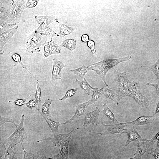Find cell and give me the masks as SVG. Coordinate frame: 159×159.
<instances>
[{
	"mask_svg": "<svg viewBox=\"0 0 159 159\" xmlns=\"http://www.w3.org/2000/svg\"><path fill=\"white\" fill-rule=\"evenodd\" d=\"M77 129H73L69 133L67 134H60L58 132L53 133L49 137L37 141V142L46 140H49L56 146L59 145L60 147L59 153L53 156L50 159H69L68 153V145L71 136L74 131Z\"/></svg>",
	"mask_w": 159,
	"mask_h": 159,
	"instance_id": "1",
	"label": "cell"
},
{
	"mask_svg": "<svg viewBox=\"0 0 159 159\" xmlns=\"http://www.w3.org/2000/svg\"><path fill=\"white\" fill-rule=\"evenodd\" d=\"M132 57L131 55H128L117 59H105L89 65L88 66L87 69L88 71L93 70L95 72L106 87H109L107 84L105 80V76L108 71L119 63L129 60Z\"/></svg>",
	"mask_w": 159,
	"mask_h": 159,
	"instance_id": "2",
	"label": "cell"
},
{
	"mask_svg": "<svg viewBox=\"0 0 159 159\" xmlns=\"http://www.w3.org/2000/svg\"><path fill=\"white\" fill-rule=\"evenodd\" d=\"M34 18L35 21L39 24V27L37 28L42 35L48 36L52 38L55 36H58V34L49 26V25L53 22H58L57 17L54 16L35 15Z\"/></svg>",
	"mask_w": 159,
	"mask_h": 159,
	"instance_id": "3",
	"label": "cell"
},
{
	"mask_svg": "<svg viewBox=\"0 0 159 159\" xmlns=\"http://www.w3.org/2000/svg\"><path fill=\"white\" fill-rule=\"evenodd\" d=\"M114 68L115 74L114 81L118 83L119 87L117 91L120 99L121 100L124 97H128L129 90L134 81L130 82L129 80L127 73L118 72L115 67Z\"/></svg>",
	"mask_w": 159,
	"mask_h": 159,
	"instance_id": "4",
	"label": "cell"
},
{
	"mask_svg": "<svg viewBox=\"0 0 159 159\" xmlns=\"http://www.w3.org/2000/svg\"><path fill=\"white\" fill-rule=\"evenodd\" d=\"M25 115L23 114L20 123L15 126L16 129L13 133L8 138L5 139L6 143L9 144V146L14 147L19 143L23 145V141L27 138V134L25 130L24 127V122Z\"/></svg>",
	"mask_w": 159,
	"mask_h": 159,
	"instance_id": "5",
	"label": "cell"
},
{
	"mask_svg": "<svg viewBox=\"0 0 159 159\" xmlns=\"http://www.w3.org/2000/svg\"><path fill=\"white\" fill-rule=\"evenodd\" d=\"M140 87L139 82H134L133 85L129 90L128 97L133 99L139 104L140 107L146 108L153 103L141 94L140 91Z\"/></svg>",
	"mask_w": 159,
	"mask_h": 159,
	"instance_id": "6",
	"label": "cell"
},
{
	"mask_svg": "<svg viewBox=\"0 0 159 159\" xmlns=\"http://www.w3.org/2000/svg\"><path fill=\"white\" fill-rule=\"evenodd\" d=\"M42 35L37 28L28 36L26 45V51L30 53L39 52L43 44Z\"/></svg>",
	"mask_w": 159,
	"mask_h": 159,
	"instance_id": "7",
	"label": "cell"
},
{
	"mask_svg": "<svg viewBox=\"0 0 159 159\" xmlns=\"http://www.w3.org/2000/svg\"><path fill=\"white\" fill-rule=\"evenodd\" d=\"M26 1L24 0H14L6 23L16 24L20 22Z\"/></svg>",
	"mask_w": 159,
	"mask_h": 159,
	"instance_id": "8",
	"label": "cell"
},
{
	"mask_svg": "<svg viewBox=\"0 0 159 159\" xmlns=\"http://www.w3.org/2000/svg\"><path fill=\"white\" fill-rule=\"evenodd\" d=\"M102 125L105 128V131L102 133H95L100 134L102 136L108 134H114L115 133H126L127 129H124V127L126 126V124L124 123H119L117 124H113L110 125H107L103 122L101 123Z\"/></svg>",
	"mask_w": 159,
	"mask_h": 159,
	"instance_id": "9",
	"label": "cell"
},
{
	"mask_svg": "<svg viewBox=\"0 0 159 159\" xmlns=\"http://www.w3.org/2000/svg\"><path fill=\"white\" fill-rule=\"evenodd\" d=\"M14 0L0 1V21L6 23Z\"/></svg>",
	"mask_w": 159,
	"mask_h": 159,
	"instance_id": "10",
	"label": "cell"
},
{
	"mask_svg": "<svg viewBox=\"0 0 159 159\" xmlns=\"http://www.w3.org/2000/svg\"><path fill=\"white\" fill-rule=\"evenodd\" d=\"M18 26H16L8 29L0 34V53L2 54L4 52V47L9 41L17 31Z\"/></svg>",
	"mask_w": 159,
	"mask_h": 159,
	"instance_id": "11",
	"label": "cell"
},
{
	"mask_svg": "<svg viewBox=\"0 0 159 159\" xmlns=\"http://www.w3.org/2000/svg\"><path fill=\"white\" fill-rule=\"evenodd\" d=\"M42 44L44 48L43 55L44 57H47L52 54H58L61 52L60 47L52 40L45 41Z\"/></svg>",
	"mask_w": 159,
	"mask_h": 159,
	"instance_id": "12",
	"label": "cell"
},
{
	"mask_svg": "<svg viewBox=\"0 0 159 159\" xmlns=\"http://www.w3.org/2000/svg\"><path fill=\"white\" fill-rule=\"evenodd\" d=\"M155 141L153 139L146 140L145 141H139L136 144L137 150L134 155L141 153L142 155L147 152H150L153 149V145Z\"/></svg>",
	"mask_w": 159,
	"mask_h": 159,
	"instance_id": "13",
	"label": "cell"
},
{
	"mask_svg": "<svg viewBox=\"0 0 159 159\" xmlns=\"http://www.w3.org/2000/svg\"><path fill=\"white\" fill-rule=\"evenodd\" d=\"M52 61L53 66L51 80H61V70L64 67H66V65L61 61L57 60L56 58H54Z\"/></svg>",
	"mask_w": 159,
	"mask_h": 159,
	"instance_id": "14",
	"label": "cell"
},
{
	"mask_svg": "<svg viewBox=\"0 0 159 159\" xmlns=\"http://www.w3.org/2000/svg\"><path fill=\"white\" fill-rule=\"evenodd\" d=\"M96 109L92 112L87 113L85 115L84 119V124L82 128L85 126H87L90 124L96 126L97 123L99 114L100 111L98 108L95 107Z\"/></svg>",
	"mask_w": 159,
	"mask_h": 159,
	"instance_id": "15",
	"label": "cell"
},
{
	"mask_svg": "<svg viewBox=\"0 0 159 159\" xmlns=\"http://www.w3.org/2000/svg\"><path fill=\"white\" fill-rule=\"evenodd\" d=\"M91 101L89 100L87 102L80 104L76 106L75 111L74 115L70 119L67 121L61 124V125H65L70 123L73 120L77 119L80 116L86 115V108L88 106V104Z\"/></svg>",
	"mask_w": 159,
	"mask_h": 159,
	"instance_id": "16",
	"label": "cell"
},
{
	"mask_svg": "<svg viewBox=\"0 0 159 159\" xmlns=\"http://www.w3.org/2000/svg\"><path fill=\"white\" fill-rule=\"evenodd\" d=\"M154 115L151 116H142L132 121L124 123L127 125H143L153 122L154 120Z\"/></svg>",
	"mask_w": 159,
	"mask_h": 159,
	"instance_id": "17",
	"label": "cell"
},
{
	"mask_svg": "<svg viewBox=\"0 0 159 159\" xmlns=\"http://www.w3.org/2000/svg\"><path fill=\"white\" fill-rule=\"evenodd\" d=\"M103 94L106 98L109 99L113 101L117 105L119 101L120 100L117 90L107 87L103 89L102 91Z\"/></svg>",
	"mask_w": 159,
	"mask_h": 159,
	"instance_id": "18",
	"label": "cell"
},
{
	"mask_svg": "<svg viewBox=\"0 0 159 159\" xmlns=\"http://www.w3.org/2000/svg\"><path fill=\"white\" fill-rule=\"evenodd\" d=\"M127 130L126 132L128 136V140L125 144V146H127L130 143L134 141H142L143 139L138 132L134 130Z\"/></svg>",
	"mask_w": 159,
	"mask_h": 159,
	"instance_id": "19",
	"label": "cell"
},
{
	"mask_svg": "<svg viewBox=\"0 0 159 159\" xmlns=\"http://www.w3.org/2000/svg\"><path fill=\"white\" fill-rule=\"evenodd\" d=\"M38 112L45 119L53 133L57 132L58 127L61 124L59 122H55L44 115L42 112L37 110Z\"/></svg>",
	"mask_w": 159,
	"mask_h": 159,
	"instance_id": "20",
	"label": "cell"
},
{
	"mask_svg": "<svg viewBox=\"0 0 159 159\" xmlns=\"http://www.w3.org/2000/svg\"><path fill=\"white\" fill-rule=\"evenodd\" d=\"M58 22L59 25V32L58 34L59 37H62L63 38L65 36L72 33L75 30V29L72 27Z\"/></svg>",
	"mask_w": 159,
	"mask_h": 159,
	"instance_id": "21",
	"label": "cell"
},
{
	"mask_svg": "<svg viewBox=\"0 0 159 159\" xmlns=\"http://www.w3.org/2000/svg\"><path fill=\"white\" fill-rule=\"evenodd\" d=\"M17 151L16 146L13 148L9 146L5 151L3 159H17Z\"/></svg>",
	"mask_w": 159,
	"mask_h": 159,
	"instance_id": "22",
	"label": "cell"
},
{
	"mask_svg": "<svg viewBox=\"0 0 159 159\" xmlns=\"http://www.w3.org/2000/svg\"><path fill=\"white\" fill-rule=\"evenodd\" d=\"M77 42L74 39H66L64 40L59 46L65 47L71 51L75 49L76 46Z\"/></svg>",
	"mask_w": 159,
	"mask_h": 159,
	"instance_id": "23",
	"label": "cell"
},
{
	"mask_svg": "<svg viewBox=\"0 0 159 159\" xmlns=\"http://www.w3.org/2000/svg\"><path fill=\"white\" fill-rule=\"evenodd\" d=\"M82 81H80L76 79L75 81L79 85L80 88L84 90L87 94L89 95H90V90H95L97 88H94L91 87L84 78L83 79Z\"/></svg>",
	"mask_w": 159,
	"mask_h": 159,
	"instance_id": "24",
	"label": "cell"
},
{
	"mask_svg": "<svg viewBox=\"0 0 159 159\" xmlns=\"http://www.w3.org/2000/svg\"><path fill=\"white\" fill-rule=\"evenodd\" d=\"M103 107L102 112L110 120L112 123L117 124L120 123L117 120L114 114L108 108L105 102L103 104Z\"/></svg>",
	"mask_w": 159,
	"mask_h": 159,
	"instance_id": "25",
	"label": "cell"
},
{
	"mask_svg": "<svg viewBox=\"0 0 159 159\" xmlns=\"http://www.w3.org/2000/svg\"><path fill=\"white\" fill-rule=\"evenodd\" d=\"M103 89L101 88L100 89H98V88L95 90H92L93 94L92 95V99L91 101L88 104V105L94 104L95 106L96 102L97 101L99 98L102 94V91Z\"/></svg>",
	"mask_w": 159,
	"mask_h": 159,
	"instance_id": "26",
	"label": "cell"
},
{
	"mask_svg": "<svg viewBox=\"0 0 159 159\" xmlns=\"http://www.w3.org/2000/svg\"><path fill=\"white\" fill-rule=\"evenodd\" d=\"M21 146L24 151V156L23 159H49V158L40 156L37 154L28 152L25 150L23 145H22Z\"/></svg>",
	"mask_w": 159,
	"mask_h": 159,
	"instance_id": "27",
	"label": "cell"
},
{
	"mask_svg": "<svg viewBox=\"0 0 159 159\" xmlns=\"http://www.w3.org/2000/svg\"><path fill=\"white\" fill-rule=\"evenodd\" d=\"M88 66L83 65L81 67L74 69H71L70 71L73 74L78 75L80 78L83 79L84 75L88 71Z\"/></svg>",
	"mask_w": 159,
	"mask_h": 159,
	"instance_id": "28",
	"label": "cell"
},
{
	"mask_svg": "<svg viewBox=\"0 0 159 159\" xmlns=\"http://www.w3.org/2000/svg\"><path fill=\"white\" fill-rule=\"evenodd\" d=\"M36 85L37 86V89L34 100L37 103V106L38 108L37 110H39V107L42 100L41 89L40 87L39 82L38 80H37L36 81Z\"/></svg>",
	"mask_w": 159,
	"mask_h": 159,
	"instance_id": "29",
	"label": "cell"
},
{
	"mask_svg": "<svg viewBox=\"0 0 159 159\" xmlns=\"http://www.w3.org/2000/svg\"><path fill=\"white\" fill-rule=\"evenodd\" d=\"M52 101L51 99H48L45 102L42 106V112L44 115L48 117L51 116L49 113V107Z\"/></svg>",
	"mask_w": 159,
	"mask_h": 159,
	"instance_id": "30",
	"label": "cell"
},
{
	"mask_svg": "<svg viewBox=\"0 0 159 159\" xmlns=\"http://www.w3.org/2000/svg\"><path fill=\"white\" fill-rule=\"evenodd\" d=\"M141 67H147L150 68L156 76L158 82L159 81V58L157 62L152 66H141Z\"/></svg>",
	"mask_w": 159,
	"mask_h": 159,
	"instance_id": "31",
	"label": "cell"
},
{
	"mask_svg": "<svg viewBox=\"0 0 159 159\" xmlns=\"http://www.w3.org/2000/svg\"><path fill=\"white\" fill-rule=\"evenodd\" d=\"M13 60L15 62L19 63L24 69H26L27 71L34 77V75L31 73L27 69L26 67L24 65L21 61V58L20 55L16 53H12L9 52Z\"/></svg>",
	"mask_w": 159,
	"mask_h": 159,
	"instance_id": "32",
	"label": "cell"
},
{
	"mask_svg": "<svg viewBox=\"0 0 159 159\" xmlns=\"http://www.w3.org/2000/svg\"><path fill=\"white\" fill-rule=\"evenodd\" d=\"M5 139H4V136L2 133L0 132V159H3L4 153L6 150L5 146L6 143Z\"/></svg>",
	"mask_w": 159,
	"mask_h": 159,
	"instance_id": "33",
	"label": "cell"
},
{
	"mask_svg": "<svg viewBox=\"0 0 159 159\" xmlns=\"http://www.w3.org/2000/svg\"><path fill=\"white\" fill-rule=\"evenodd\" d=\"M16 24H9L3 21H0V34L6 31L13 28Z\"/></svg>",
	"mask_w": 159,
	"mask_h": 159,
	"instance_id": "34",
	"label": "cell"
},
{
	"mask_svg": "<svg viewBox=\"0 0 159 159\" xmlns=\"http://www.w3.org/2000/svg\"><path fill=\"white\" fill-rule=\"evenodd\" d=\"M79 88L77 87L75 88H73L68 90L65 93L64 96L62 98L58 100L59 101H62L65 100L66 98L70 97L74 95L76 91Z\"/></svg>",
	"mask_w": 159,
	"mask_h": 159,
	"instance_id": "35",
	"label": "cell"
},
{
	"mask_svg": "<svg viewBox=\"0 0 159 159\" xmlns=\"http://www.w3.org/2000/svg\"><path fill=\"white\" fill-rule=\"evenodd\" d=\"M39 1V0H27L25 9L32 8L35 7Z\"/></svg>",
	"mask_w": 159,
	"mask_h": 159,
	"instance_id": "36",
	"label": "cell"
},
{
	"mask_svg": "<svg viewBox=\"0 0 159 159\" xmlns=\"http://www.w3.org/2000/svg\"><path fill=\"white\" fill-rule=\"evenodd\" d=\"M8 122H10L13 124L15 125L16 124L12 119L5 117L0 116V125L1 126L4 123Z\"/></svg>",
	"mask_w": 159,
	"mask_h": 159,
	"instance_id": "37",
	"label": "cell"
},
{
	"mask_svg": "<svg viewBox=\"0 0 159 159\" xmlns=\"http://www.w3.org/2000/svg\"><path fill=\"white\" fill-rule=\"evenodd\" d=\"M87 45L90 48L92 53L94 54L97 55L96 50L94 47V42L92 40H90L87 42Z\"/></svg>",
	"mask_w": 159,
	"mask_h": 159,
	"instance_id": "38",
	"label": "cell"
},
{
	"mask_svg": "<svg viewBox=\"0 0 159 159\" xmlns=\"http://www.w3.org/2000/svg\"><path fill=\"white\" fill-rule=\"evenodd\" d=\"M26 106L32 110L33 108L37 106L36 102L34 100L32 99L25 104Z\"/></svg>",
	"mask_w": 159,
	"mask_h": 159,
	"instance_id": "39",
	"label": "cell"
},
{
	"mask_svg": "<svg viewBox=\"0 0 159 159\" xmlns=\"http://www.w3.org/2000/svg\"><path fill=\"white\" fill-rule=\"evenodd\" d=\"M26 101V100L25 99H19L14 101H9V102L14 103L16 105H17L22 106L25 104Z\"/></svg>",
	"mask_w": 159,
	"mask_h": 159,
	"instance_id": "40",
	"label": "cell"
},
{
	"mask_svg": "<svg viewBox=\"0 0 159 159\" xmlns=\"http://www.w3.org/2000/svg\"><path fill=\"white\" fill-rule=\"evenodd\" d=\"M146 85L151 86L154 87L156 90V94L159 97V81L155 84L147 83Z\"/></svg>",
	"mask_w": 159,
	"mask_h": 159,
	"instance_id": "41",
	"label": "cell"
},
{
	"mask_svg": "<svg viewBox=\"0 0 159 159\" xmlns=\"http://www.w3.org/2000/svg\"><path fill=\"white\" fill-rule=\"evenodd\" d=\"M150 154L153 155L155 159H159V153L153 149L150 152Z\"/></svg>",
	"mask_w": 159,
	"mask_h": 159,
	"instance_id": "42",
	"label": "cell"
},
{
	"mask_svg": "<svg viewBox=\"0 0 159 159\" xmlns=\"http://www.w3.org/2000/svg\"><path fill=\"white\" fill-rule=\"evenodd\" d=\"M81 41L84 42H87L89 40V37L87 34H83L81 37Z\"/></svg>",
	"mask_w": 159,
	"mask_h": 159,
	"instance_id": "43",
	"label": "cell"
},
{
	"mask_svg": "<svg viewBox=\"0 0 159 159\" xmlns=\"http://www.w3.org/2000/svg\"><path fill=\"white\" fill-rule=\"evenodd\" d=\"M142 154L141 153H139L135 157L129 159H142Z\"/></svg>",
	"mask_w": 159,
	"mask_h": 159,
	"instance_id": "44",
	"label": "cell"
},
{
	"mask_svg": "<svg viewBox=\"0 0 159 159\" xmlns=\"http://www.w3.org/2000/svg\"><path fill=\"white\" fill-rule=\"evenodd\" d=\"M159 113V98L158 103L157 105L155 113Z\"/></svg>",
	"mask_w": 159,
	"mask_h": 159,
	"instance_id": "45",
	"label": "cell"
},
{
	"mask_svg": "<svg viewBox=\"0 0 159 159\" xmlns=\"http://www.w3.org/2000/svg\"><path fill=\"white\" fill-rule=\"evenodd\" d=\"M153 139L155 141H156V140H159V132L156 135H155V137H154L153 138Z\"/></svg>",
	"mask_w": 159,
	"mask_h": 159,
	"instance_id": "46",
	"label": "cell"
},
{
	"mask_svg": "<svg viewBox=\"0 0 159 159\" xmlns=\"http://www.w3.org/2000/svg\"><path fill=\"white\" fill-rule=\"evenodd\" d=\"M154 21L159 25V20L156 19H154Z\"/></svg>",
	"mask_w": 159,
	"mask_h": 159,
	"instance_id": "47",
	"label": "cell"
},
{
	"mask_svg": "<svg viewBox=\"0 0 159 159\" xmlns=\"http://www.w3.org/2000/svg\"><path fill=\"white\" fill-rule=\"evenodd\" d=\"M157 146L159 148V140L157 142Z\"/></svg>",
	"mask_w": 159,
	"mask_h": 159,
	"instance_id": "48",
	"label": "cell"
}]
</instances>
